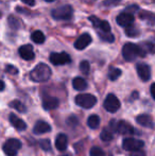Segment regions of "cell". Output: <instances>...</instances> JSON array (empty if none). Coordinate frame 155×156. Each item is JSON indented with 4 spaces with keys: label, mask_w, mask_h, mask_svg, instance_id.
I'll return each mask as SVG.
<instances>
[{
    "label": "cell",
    "mask_w": 155,
    "mask_h": 156,
    "mask_svg": "<svg viewBox=\"0 0 155 156\" xmlns=\"http://www.w3.org/2000/svg\"><path fill=\"white\" fill-rule=\"evenodd\" d=\"M146 51L141 48L140 45H136V44L132 43H126L122 48V56L124 58V60L128 62H132L136 58H145L146 56Z\"/></svg>",
    "instance_id": "obj_1"
},
{
    "label": "cell",
    "mask_w": 155,
    "mask_h": 156,
    "mask_svg": "<svg viewBox=\"0 0 155 156\" xmlns=\"http://www.w3.org/2000/svg\"><path fill=\"white\" fill-rule=\"evenodd\" d=\"M51 76V69L48 65L41 63L34 67V69L30 72V78L32 81L37 83H43L48 81Z\"/></svg>",
    "instance_id": "obj_2"
},
{
    "label": "cell",
    "mask_w": 155,
    "mask_h": 156,
    "mask_svg": "<svg viewBox=\"0 0 155 156\" xmlns=\"http://www.w3.org/2000/svg\"><path fill=\"white\" fill-rule=\"evenodd\" d=\"M51 15L56 20H68L72 17L73 15V9L71 5L66 4V5L58 6L54 9L51 12Z\"/></svg>",
    "instance_id": "obj_3"
},
{
    "label": "cell",
    "mask_w": 155,
    "mask_h": 156,
    "mask_svg": "<svg viewBox=\"0 0 155 156\" xmlns=\"http://www.w3.org/2000/svg\"><path fill=\"white\" fill-rule=\"evenodd\" d=\"M76 103L83 108L89 109L96 105L97 98L90 94H81L76 97Z\"/></svg>",
    "instance_id": "obj_4"
},
{
    "label": "cell",
    "mask_w": 155,
    "mask_h": 156,
    "mask_svg": "<svg viewBox=\"0 0 155 156\" xmlns=\"http://www.w3.org/2000/svg\"><path fill=\"white\" fill-rule=\"evenodd\" d=\"M21 148V142L18 139L11 138L6 140L5 144H3V152L8 156H16L18 153V150Z\"/></svg>",
    "instance_id": "obj_5"
},
{
    "label": "cell",
    "mask_w": 155,
    "mask_h": 156,
    "mask_svg": "<svg viewBox=\"0 0 155 156\" xmlns=\"http://www.w3.org/2000/svg\"><path fill=\"white\" fill-rule=\"evenodd\" d=\"M49 60H50V62L55 66L66 65V64H69L71 62V58L66 52H60V53L53 52V53L50 54Z\"/></svg>",
    "instance_id": "obj_6"
},
{
    "label": "cell",
    "mask_w": 155,
    "mask_h": 156,
    "mask_svg": "<svg viewBox=\"0 0 155 156\" xmlns=\"http://www.w3.org/2000/svg\"><path fill=\"white\" fill-rule=\"evenodd\" d=\"M104 108L108 112V113H116L118 109L120 108V101L115 94H110L105 98L104 101Z\"/></svg>",
    "instance_id": "obj_7"
},
{
    "label": "cell",
    "mask_w": 155,
    "mask_h": 156,
    "mask_svg": "<svg viewBox=\"0 0 155 156\" xmlns=\"http://www.w3.org/2000/svg\"><path fill=\"white\" fill-rule=\"evenodd\" d=\"M143 146H145V142L138 139H134V138H125L122 142V148L130 152L140 150L141 148H143Z\"/></svg>",
    "instance_id": "obj_8"
},
{
    "label": "cell",
    "mask_w": 155,
    "mask_h": 156,
    "mask_svg": "<svg viewBox=\"0 0 155 156\" xmlns=\"http://www.w3.org/2000/svg\"><path fill=\"white\" fill-rule=\"evenodd\" d=\"M89 20L93 25V27L98 30V34L100 33H110L111 32V26L107 21L101 20L100 18L96 16H90L89 17Z\"/></svg>",
    "instance_id": "obj_9"
},
{
    "label": "cell",
    "mask_w": 155,
    "mask_h": 156,
    "mask_svg": "<svg viewBox=\"0 0 155 156\" xmlns=\"http://www.w3.org/2000/svg\"><path fill=\"white\" fill-rule=\"evenodd\" d=\"M136 70H137V74H138V76L143 81H145L146 82V81L150 80V78H151V68H150L149 65L143 64V63L137 64Z\"/></svg>",
    "instance_id": "obj_10"
},
{
    "label": "cell",
    "mask_w": 155,
    "mask_h": 156,
    "mask_svg": "<svg viewBox=\"0 0 155 156\" xmlns=\"http://www.w3.org/2000/svg\"><path fill=\"white\" fill-rule=\"evenodd\" d=\"M115 129L122 135H132V134H134V127L128 121H124V120L118 122L116 126H115Z\"/></svg>",
    "instance_id": "obj_11"
},
{
    "label": "cell",
    "mask_w": 155,
    "mask_h": 156,
    "mask_svg": "<svg viewBox=\"0 0 155 156\" xmlns=\"http://www.w3.org/2000/svg\"><path fill=\"white\" fill-rule=\"evenodd\" d=\"M117 23L119 26H121V27H128L131 23H134V15L129 12L121 13L117 17Z\"/></svg>",
    "instance_id": "obj_12"
},
{
    "label": "cell",
    "mask_w": 155,
    "mask_h": 156,
    "mask_svg": "<svg viewBox=\"0 0 155 156\" xmlns=\"http://www.w3.org/2000/svg\"><path fill=\"white\" fill-rule=\"evenodd\" d=\"M91 43V36L88 33H83L80 37L76 41L75 43V48L78 50H83Z\"/></svg>",
    "instance_id": "obj_13"
},
{
    "label": "cell",
    "mask_w": 155,
    "mask_h": 156,
    "mask_svg": "<svg viewBox=\"0 0 155 156\" xmlns=\"http://www.w3.org/2000/svg\"><path fill=\"white\" fill-rule=\"evenodd\" d=\"M19 55L26 61H31L34 58L35 54L33 51V47L31 45H25L19 48Z\"/></svg>",
    "instance_id": "obj_14"
},
{
    "label": "cell",
    "mask_w": 155,
    "mask_h": 156,
    "mask_svg": "<svg viewBox=\"0 0 155 156\" xmlns=\"http://www.w3.org/2000/svg\"><path fill=\"white\" fill-rule=\"evenodd\" d=\"M58 104H60L58 99L54 98V97H47L43 100V107L46 111H51V109L56 108Z\"/></svg>",
    "instance_id": "obj_15"
},
{
    "label": "cell",
    "mask_w": 155,
    "mask_h": 156,
    "mask_svg": "<svg viewBox=\"0 0 155 156\" xmlns=\"http://www.w3.org/2000/svg\"><path fill=\"white\" fill-rule=\"evenodd\" d=\"M136 121L145 127H153L154 126L153 119H152L151 116L147 115V114H141V115H138L136 117Z\"/></svg>",
    "instance_id": "obj_16"
},
{
    "label": "cell",
    "mask_w": 155,
    "mask_h": 156,
    "mask_svg": "<svg viewBox=\"0 0 155 156\" xmlns=\"http://www.w3.org/2000/svg\"><path fill=\"white\" fill-rule=\"evenodd\" d=\"M10 122L12 123L13 126L15 127L18 131H23V129H27V124L23 121V119H20L19 117H17L14 114H11L10 115Z\"/></svg>",
    "instance_id": "obj_17"
},
{
    "label": "cell",
    "mask_w": 155,
    "mask_h": 156,
    "mask_svg": "<svg viewBox=\"0 0 155 156\" xmlns=\"http://www.w3.org/2000/svg\"><path fill=\"white\" fill-rule=\"evenodd\" d=\"M68 146V138L65 134H58L55 139V147L58 151H65Z\"/></svg>",
    "instance_id": "obj_18"
},
{
    "label": "cell",
    "mask_w": 155,
    "mask_h": 156,
    "mask_svg": "<svg viewBox=\"0 0 155 156\" xmlns=\"http://www.w3.org/2000/svg\"><path fill=\"white\" fill-rule=\"evenodd\" d=\"M50 129H51V126H50L47 122L39 120V121L36 122V124L34 125L33 132L35 134H37V135H41V134H45V133H47V132H49Z\"/></svg>",
    "instance_id": "obj_19"
},
{
    "label": "cell",
    "mask_w": 155,
    "mask_h": 156,
    "mask_svg": "<svg viewBox=\"0 0 155 156\" xmlns=\"http://www.w3.org/2000/svg\"><path fill=\"white\" fill-rule=\"evenodd\" d=\"M138 15L141 20L146 21V23H149V25H155V14H153L152 12L140 10L138 12Z\"/></svg>",
    "instance_id": "obj_20"
},
{
    "label": "cell",
    "mask_w": 155,
    "mask_h": 156,
    "mask_svg": "<svg viewBox=\"0 0 155 156\" xmlns=\"http://www.w3.org/2000/svg\"><path fill=\"white\" fill-rule=\"evenodd\" d=\"M73 88L77 90H84L87 87V82L83 78H75L72 81Z\"/></svg>",
    "instance_id": "obj_21"
},
{
    "label": "cell",
    "mask_w": 155,
    "mask_h": 156,
    "mask_svg": "<svg viewBox=\"0 0 155 156\" xmlns=\"http://www.w3.org/2000/svg\"><path fill=\"white\" fill-rule=\"evenodd\" d=\"M99 124H100L99 116H97V115L89 116L88 120H87V125H88L90 129H98V127H99Z\"/></svg>",
    "instance_id": "obj_22"
},
{
    "label": "cell",
    "mask_w": 155,
    "mask_h": 156,
    "mask_svg": "<svg viewBox=\"0 0 155 156\" xmlns=\"http://www.w3.org/2000/svg\"><path fill=\"white\" fill-rule=\"evenodd\" d=\"M10 106L12 107V108L16 109L19 113H25V112L27 111L25 104H23V102H20L19 100H14V101H12V102H10Z\"/></svg>",
    "instance_id": "obj_23"
},
{
    "label": "cell",
    "mask_w": 155,
    "mask_h": 156,
    "mask_svg": "<svg viewBox=\"0 0 155 156\" xmlns=\"http://www.w3.org/2000/svg\"><path fill=\"white\" fill-rule=\"evenodd\" d=\"M31 39L36 44H43L44 41H45L46 38H45V35H44V33L37 30V31H34L33 33H32Z\"/></svg>",
    "instance_id": "obj_24"
},
{
    "label": "cell",
    "mask_w": 155,
    "mask_h": 156,
    "mask_svg": "<svg viewBox=\"0 0 155 156\" xmlns=\"http://www.w3.org/2000/svg\"><path fill=\"white\" fill-rule=\"evenodd\" d=\"M139 33H140V31L133 23H131L128 27H125V34L129 37H136L137 35H139Z\"/></svg>",
    "instance_id": "obj_25"
},
{
    "label": "cell",
    "mask_w": 155,
    "mask_h": 156,
    "mask_svg": "<svg viewBox=\"0 0 155 156\" xmlns=\"http://www.w3.org/2000/svg\"><path fill=\"white\" fill-rule=\"evenodd\" d=\"M140 46H141V48L146 51V53H147V52H149V53H151V54L155 53V43H151V41H143Z\"/></svg>",
    "instance_id": "obj_26"
},
{
    "label": "cell",
    "mask_w": 155,
    "mask_h": 156,
    "mask_svg": "<svg viewBox=\"0 0 155 156\" xmlns=\"http://www.w3.org/2000/svg\"><path fill=\"white\" fill-rule=\"evenodd\" d=\"M121 73L122 72L119 68H111L110 72H108V78H110V80L115 81L121 76Z\"/></svg>",
    "instance_id": "obj_27"
},
{
    "label": "cell",
    "mask_w": 155,
    "mask_h": 156,
    "mask_svg": "<svg viewBox=\"0 0 155 156\" xmlns=\"http://www.w3.org/2000/svg\"><path fill=\"white\" fill-rule=\"evenodd\" d=\"M100 138H101L103 141L108 142L113 139V134L111 133L110 131H107V129H103V131L101 132V134H100Z\"/></svg>",
    "instance_id": "obj_28"
},
{
    "label": "cell",
    "mask_w": 155,
    "mask_h": 156,
    "mask_svg": "<svg viewBox=\"0 0 155 156\" xmlns=\"http://www.w3.org/2000/svg\"><path fill=\"white\" fill-rule=\"evenodd\" d=\"M9 25L13 29H19L20 28V21L17 18H15L14 16H10L9 17Z\"/></svg>",
    "instance_id": "obj_29"
},
{
    "label": "cell",
    "mask_w": 155,
    "mask_h": 156,
    "mask_svg": "<svg viewBox=\"0 0 155 156\" xmlns=\"http://www.w3.org/2000/svg\"><path fill=\"white\" fill-rule=\"evenodd\" d=\"M90 156H105V153L99 147H93L90 149V152H89Z\"/></svg>",
    "instance_id": "obj_30"
},
{
    "label": "cell",
    "mask_w": 155,
    "mask_h": 156,
    "mask_svg": "<svg viewBox=\"0 0 155 156\" xmlns=\"http://www.w3.org/2000/svg\"><path fill=\"white\" fill-rule=\"evenodd\" d=\"M89 69H90V65L87 61H82L80 63V70L82 71V73L84 74H88L89 73Z\"/></svg>",
    "instance_id": "obj_31"
},
{
    "label": "cell",
    "mask_w": 155,
    "mask_h": 156,
    "mask_svg": "<svg viewBox=\"0 0 155 156\" xmlns=\"http://www.w3.org/2000/svg\"><path fill=\"white\" fill-rule=\"evenodd\" d=\"M39 146L44 151H50L51 150V142L49 139H41L39 141Z\"/></svg>",
    "instance_id": "obj_32"
},
{
    "label": "cell",
    "mask_w": 155,
    "mask_h": 156,
    "mask_svg": "<svg viewBox=\"0 0 155 156\" xmlns=\"http://www.w3.org/2000/svg\"><path fill=\"white\" fill-rule=\"evenodd\" d=\"M120 2H121V0H104L102 4L105 6H116L120 4Z\"/></svg>",
    "instance_id": "obj_33"
},
{
    "label": "cell",
    "mask_w": 155,
    "mask_h": 156,
    "mask_svg": "<svg viewBox=\"0 0 155 156\" xmlns=\"http://www.w3.org/2000/svg\"><path fill=\"white\" fill-rule=\"evenodd\" d=\"M67 124H68L69 126H76V125L78 124V119L75 116H71V117H69L68 119H67Z\"/></svg>",
    "instance_id": "obj_34"
},
{
    "label": "cell",
    "mask_w": 155,
    "mask_h": 156,
    "mask_svg": "<svg viewBox=\"0 0 155 156\" xmlns=\"http://www.w3.org/2000/svg\"><path fill=\"white\" fill-rule=\"evenodd\" d=\"M5 70H6V72H9V73H11V74H16L17 72H18L17 68L14 67V66H12V65H8V66H6Z\"/></svg>",
    "instance_id": "obj_35"
},
{
    "label": "cell",
    "mask_w": 155,
    "mask_h": 156,
    "mask_svg": "<svg viewBox=\"0 0 155 156\" xmlns=\"http://www.w3.org/2000/svg\"><path fill=\"white\" fill-rule=\"evenodd\" d=\"M138 10H139V8L137 5H132V6H128V8L125 9V12H129V13H131V14H133V13H135Z\"/></svg>",
    "instance_id": "obj_36"
},
{
    "label": "cell",
    "mask_w": 155,
    "mask_h": 156,
    "mask_svg": "<svg viewBox=\"0 0 155 156\" xmlns=\"http://www.w3.org/2000/svg\"><path fill=\"white\" fill-rule=\"evenodd\" d=\"M132 156H146L145 152L141 150H137V151H133Z\"/></svg>",
    "instance_id": "obj_37"
},
{
    "label": "cell",
    "mask_w": 155,
    "mask_h": 156,
    "mask_svg": "<svg viewBox=\"0 0 155 156\" xmlns=\"http://www.w3.org/2000/svg\"><path fill=\"white\" fill-rule=\"evenodd\" d=\"M21 1H23V3L30 5V6H33L34 4H35V0H21Z\"/></svg>",
    "instance_id": "obj_38"
},
{
    "label": "cell",
    "mask_w": 155,
    "mask_h": 156,
    "mask_svg": "<svg viewBox=\"0 0 155 156\" xmlns=\"http://www.w3.org/2000/svg\"><path fill=\"white\" fill-rule=\"evenodd\" d=\"M151 94H152V97H153V99L155 100V83H153V84L151 85Z\"/></svg>",
    "instance_id": "obj_39"
},
{
    "label": "cell",
    "mask_w": 155,
    "mask_h": 156,
    "mask_svg": "<svg viewBox=\"0 0 155 156\" xmlns=\"http://www.w3.org/2000/svg\"><path fill=\"white\" fill-rule=\"evenodd\" d=\"M4 86H5V85H4V83L2 82L1 80H0V91L3 90V89H4Z\"/></svg>",
    "instance_id": "obj_40"
},
{
    "label": "cell",
    "mask_w": 155,
    "mask_h": 156,
    "mask_svg": "<svg viewBox=\"0 0 155 156\" xmlns=\"http://www.w3.org/2000/svg\"><path fill=\"white\" fill-rule=\"evenodd\" d=\"M82 1H84V2H89V3H91V2L96 1V0H82Z\"/></svg>",
    "instance_id": "obj_41"
},
{
    "label": "cell",
    "mask_w": 155,
    "mask_h": 156,
    "mask_svg": "<svg viewBox=\"0 0 155 156\" xmlns=\"http://www.w3.org/2000/svg\"><path fill=\"white\" fill-rule=\"evenodd\" d=\"M45 1H47V2H52V1H54V0H45Z\"/></svg>",
    "instance_id": "obj_42"
},
{
    "label": "cell",
    "mask_w": 155,
    "mask_h": 156,
    "mask_svg": "<svg viewBox=\"0 0 155 156\" xmlns=\"http://www.w3.org/2000/svg\"><path fill=\"white\" fill-rule=\"evenodd\" d=\"M0 16H1V13H0Z\"/></svg>",
    "instance_id": "obj_43"
},
{
    "label": "cell",
    "mask_w": 155,
    "mask_h": 156,
    "mask_svg": "<svg viewBox=\"0 0 155 156\" xmlns=\"http://www.w3.org/2000/svg\"><path fill=\"white\" fill-rule=\"evenodd\" d=\"M111 156H112V155H111Z\"/></svg>",
    "instance_id": "obj_44"
}]
</instances>
